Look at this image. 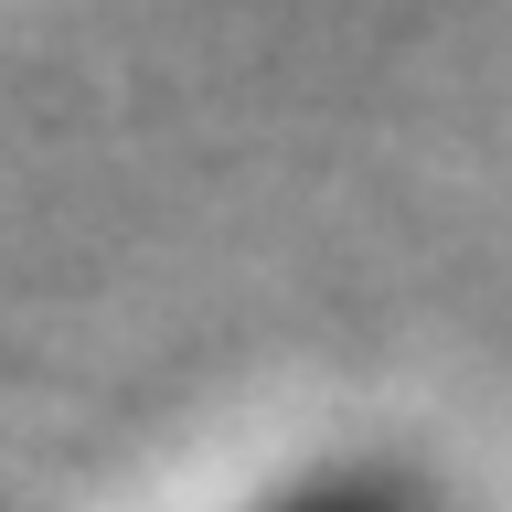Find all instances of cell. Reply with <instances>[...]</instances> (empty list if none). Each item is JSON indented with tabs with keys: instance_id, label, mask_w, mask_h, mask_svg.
Wrapping results in <instances>:
<instances>
[{
	"instance_id": "cell-1",
	"label": "cell",
	"mask_w": 512,
	"mask_h": 512,
	"mask_svg": "<svg viewBox=\"0 0 512 512\" xmlns=\"http://www.w3.org/2000/svg\"><path fill=\"white\" fill-rule=\"evenodd\" d=\"M246 512H438V502H427L406 470H384V459H331V470L278 480V491L246 502Z\"/></svg>"
}]
</instances>
